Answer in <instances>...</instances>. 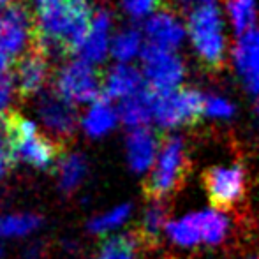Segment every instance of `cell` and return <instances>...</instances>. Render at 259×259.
<instances>
[{
  "instance_id": "6da1fadb",
  "label": "cell",
  "mask_w": 259,
  "mask_h": 259,
  "mask_svg": "<svg viewBox=\"0 0 259 259\" xmlns=\"http://www.w3.org/2000/svg\"><path fill=\"white\" fill-rule=\"evenodd\" d=\"M35 46L46 57L74 52L90 28V9L81 0H35Z\"/></svg>"
},
{
  "instance_id": "7a4b0ae2",
  "label": "cell",
  "mask_w": 259,
  "mask_h": 259,
  "mask_svg": "<svg viewBox=\"0 0 259 259\" xmlns=\"http://www.w3.org/2000/svg\"><path fill=\"white\" fill-rule=\"evenodd\" d=\"M187 28L201 64L210 71H221L224 65L226 41L219 7L213 2L199 4L189 16Z\"/></svg>"
},
{
  "instance_id": "3957f363",
  "label": "cell",
  "mask_w": 259,
  "mask_h": 259,
  "mask_svg": "<svg viewBox=\"0 0 259 259\" xmlns=\"http://www.w3.org/2000/svg\"><path fill=\"white\" fill-rule=\"evenodd\" d=\"M4 125L9 136L14 159H20L39 169H46L55 162L57 143L37 134V125L32 120L13 113L4 116Z\"/></svg>"
},
{
  "instance_id": "277c9868",
  "label": "cell",
  "mask_w": 259,
  "mask_h": 259,
  "mask_svg": "<svg viewBox=\"0 0 259 259\" xmlns=\"http://www.w3.org/2000/svg\"><path fill=\"white\" fill-rule=\"evenodd\" d=\"M187 171L185 145L180 136H167L162 140L159 155L152 173L145 184V192L150 199H164L169 192L182 185Z\"/></svg>"
},
{
  "instance_id": "5b68a950",
  "label": "cell",
  "mask_w": 259,
  "mask_h": 259,
  "mask_svg": "<svg viewBox=\"0 0 259 259\" xmlns=\"http://www.w3.org/2000/svg\"><path fill=\"white\" fill-rule=\"evenodd\" d=\"M205 99L201 92L192 89L155 92L154 120L164 129L194 123L205 113Z\"/></svg>"
},
{
  "instance_id": "8992f818",
  "label": "cell",
  "mask_w": 259,
  "mask_h": 259,
  "mask_svg": "<svg viewBox=\"0 0 259 259\" xmlns=\"http://www.w3.org/2000/svg\"><path fill=\"white\" fill-rule=\"evenodd\" d=\"M55 87V90L72 104L96 103L101 94V79L96 69L81 58L62 65Z\"/></svg>"
},
{
  "instance_id": "52a82bcc",
  "label": "cell",
  "mask_w": 259,
  "mask_h": 259,
  "mask_svg": "<svg viewBox=\"0 0 259 259\" xmlns=\"http://www.w3.org/2000/svg\"><path fill=\"white\" fill-rule=\"evenodd\" d=\"M143 58V76L155 92L175 90L184 79V62L171 50H164L148 42L141 52Z\"/></svg>"
},
{
  "instance_id": "ba28073f",
  "label": "cell",
  "mask_w": 259,
  "mask_h": 259,
  "mask_svg": "<svg viewBox=\"0 0 259 259\" xmlns=\"http://www.w3.org/2000/svg\"><path fill=\"white\" fill-rule=\"evenodd\" d=\"M210 203L219 210H228L245 194L247 180L242 166H215L203 175Z\"/></svg>"
},
{
  "instance_id": "9c48e42d",
  "label": "cell",
  "mask_w": 259,
  "mask_h": 259,
  "mask_svg": "<svg viewBox=\"0 0 259 259\" xmlns=\"http://www.w3.org/2000/svg\"><path fill=\"white\" fill-rule=\"evenodd\" d=\"M35 42L34 25L28 11L21 6H7L0 11V48L9 57H18Z\"/></svg>"
},
{
  "instance_id": "30bf717a",
  "label": "cell",
  "mask_w": 259,
  "mask_h": 259,
  "mask_svg": "<svg viewBox=\"0 0 259 259\" xmlns=\"http://www.w3.org/2000/svg\"><path fill=\"white\" fill-rule=\"evenodd\" d=\"M39 118L42 125L58 138H67L72 134L76 125L74 104L55 92H46L41 96L37 106Z\"/></svg>"
},
{
  "instance_id": "8fae6325",
  "label": "cell",
  "mask_w": 259,
  "mask_h": 259,
  "mask_svg": "<svg viewBox=\"0 0 259 259\" xmlns=\"http://www.w3.org/2000/svg\"><path fill=\"white\" fill-rule=\"evenodd\" d=\"M111 25L113 20L109 11H96V14L92 16V21H90L89 32H87L81 45L78 46V50H76V55L81 60L89 62L92 65L104 62V58L111 52V41H109Z\"/></svg>"
},
{
  "instance_id": "7c38bea8",
  "label": "cell",
  "mask_w": 259,
  "mask_h": 259,
  "mask_svg": "<svg viewBox=\"0 0 259 259\" xmlns=\"http://www.w3.org/2000/svg\"><path fill=\"white\" fill-rule=\"evenodd\" d=\"M235 65L245 89L259 94V30L256 28L240 35L235 48Z\"/></svg>"
},
{
  "instance_id": "4fadbf2b",
  "label": "cell",
  "mask_w": 259,
  "mask_h": 259,
  "mask_svg": "<svg viewBox=\"0 0 259 259\" xmlns=\"http://www.w3.org/2000/svg\"><path fill=\"white\" fill-rule=\"evenodd\" d=\"M145 34H147L148 42L173 52L184 42L185 28L173 11L162 9L147 20Z\"/></svg>"
},
{
  "instance_id": "5bb4252c",
  "label": "cell",
  "mask_w": 259,
  "mask_h": 259,
  "mask_svg": "<svg viewBox=\"0 0 259 259\" xmlns=\"http://www.w3.org/2000/svg\"><path fill=\"white\" fill-rule=\"evenodd\" d=\"M48 57L39 48L30 50L21 57L16 69V87L23 96L41 92L48 79Z\"/></svg>"
},
{
  "instance_id": "9a60e30c",
  "label": "cell",
  "mask_w": 259,
  "mask_h": 259,
  "mask_svg": "<svg viewBox=\"0 0 259 259\" xmlns=\"http://www.w3.org/2000/svg\"><path fill=\"white\" fill-rule=\"evenodd\" d=\"M127 160L134 173H145L157 160V138L147 127H133L125 140Z\"/></svg>"
},
{
  "instance_id": "2e32d148",
  "label": "cell",
  "mask_w": 259,
  "mask_h": 259,
  "mask_svg": "<svg viewBox=\"0 0 259 259\" xmlns=\"http://www.w3.org/2000/svg\"><path fill=\"white\" fill-rule=\"evenodd\" d=\"M145 89V76L129 64H118L109 69L104 81V92L109 99H125Z\"/></svg>"
},
{
  "instance_id": "e0dca14e",
  "label": "cell",
  "mask_w": 259,
  "mask_h": 259,
  "mask_svg": "<svg viewBox=\"0 0 259 259\" xmlns=\"http://www.w3.org/2000/svg\"><path fill=\"white\" fill-rule=\"evenodd\" d=\"M155 90L141 89L140 92L122 99L118 115L129 127H143L154 118Z\"/></svg>"
},
{
  "instance_id": "ac0fdd59",
  "label": "cell",
  "mask_w": 259,
  "mask_h": 259,
  "mask_svg": "<svg viewBox=\"0 0 259 259\" xmlns=\"http://www.w3.org/2000/svg\"><path fill=\"white\" fill-rule=\"evenodd\" d=\"M118 113L109 103L106 101H96L89 108V111L85 113L81 120L83 131L92 138H101L104 134H108L113 127L116 125L118 120Z\"/></svg>"
},
{
  "instance_id": "d6986e66",
  "label": "cell",
  "mask_w": 259,
  "mask_h": 259,
  "mask_svg": "<svg viewBox=\"0 0 259 259\" xmlns=\"http://www.w3.org/2000/svg\"><path fill=\"white\" fill-rule=\"evenodd\" d=\"M167 224V208L162 199H152L150 206L145 210L143 221H141L140 240L147 245H152L159 240L160 233L166 231Z\"/></svg>"
},
{
  "instance_id": "ffe728a7",
  "label": "cell",
  "mask_w": 259,
  "mask_h": 259,
  "mask_svg": "<svg viewBox=\"0 0 259 259\" xmlns=\"http://www.w3.org/2000/svg\"><path fill=\"white\" fill-rule=\"evenodd\" d=\"M166 235L171 242H175L180 247H194L201 238V228H199V215L191 213L180 221H173L166 224Z\"/></svg>"
},
{
  "instance_id": "44dd1931",
  "label": "cell",
  "mask_w": 259,
  "mask_h": 259,
  "mask_svg": "<svg viewBox=\"0 0 259 259\" xmlns=\"http://www.w3.org/2000/svg\"><path fill=\"white\" fill-rule=\"evenodd\" d=\"M198 215H199V228H201L203 242L211 247L219 245L229 231V222L226 219V215L213 210L198 211Z\"/></svg>"
},
{
  "instance_id": "7402d4cb",
  "label": "cell",
  "mask_w": 259,
  "mask_h": 259,
  "mask_svg": "<svg viewBox=\"0 0 259 259\" xmlns=\"http://www.w3.org/2000/svg\"><path fill=\"white\" fill-rule=\"evenodd\" d=\"M141 45H143V35L138 28H125L111 41V55L120 64H127L138 53H141Z\"/></svg>"
},
{
  "instance_id": "603a6c76",
  "label": "cell",
  "mask_w": 259,
  "mask_h": 259,
  "mask_svg": "<svg viewBox=\"0 0 259 259\" xmlns=\"http://www.w3.org/2000/svg\"><path fill=\"white\" fill-rule=\"evenodd\" d=\"M228 14L236 34H247L256 25V0H228Z\"/></svg>"
},
{
  "instance_id": "cb8c5ba5",
  "label": "cell",
  "mask_w": 259,
  "mask_h": 259,
  "mask_svg": "<svg viewBox=\"0 0 259 259\" xmlns=\"http://www.w3.org/2000/svg\"><path fill=\"white\" fill-rule=\"evenodd\" d=\"M87 175V162L81 155L69 154L58 164V182L64 191H74Z\"/></svg>"
},
{
  "instance_id": "d4e9b609",
  "label": "cell",
  "mask_w": 259,
  "mask_h": 259,
  "mask_svg": "<svg viewBox=\"0 0 259 259\" xmlns=\"http://www.w3.org/2000/svg\"><path fill=\"white\" fill-rule=\"evenodd\" d=\"M138 238L134 235H116L101 245L97 259H136Z\"/></svg>"
},
{
  "instance_id": "484cf974",
  "label": "cell",
  "mask_w": 259,
  "mask_h": 259,
  "mask_svg": "<svg viewBox=\"0 0 259 259\" xmlns=\"http://www.w3.org/2000/svg\"><path fill=\"white\" fill-rule=\"evenodd\" d=\"M41 219L35 215H6L0 217V238H9V236H25L39 228Z\"/></svg>"
},
{
  "instance_id": "4316f807",
  "label": "cell",
  "mask_w": 259,
  "mask_h": 259,
  "mask_svg": "<svg viewBox=\"0 0 259 259\" xmlns=\"http://www.w3.org/2000/svg\"><path fill=\"white\" fill-rule=\"evenodd\" d=\"M131 211H133V206L131 205L115 206L113 210L92 219L89 224V231L94 233V235H104V233H108V231H113V229L120 228V226L131 217Z\"/></svg>"
},
{
  "instance_id": "83f0119b",
  "label": "cell",
  "mask_w": 259,
  "mask_h": 259,
  "mask_svg": "<svg viewBox=\"0 0 259 259\" xmlns=\"http://www.w3.org/2000/svg\"><path fill=\"white\" fill-rule=\"evenodd\" d=\"M235 108L229 101L222 99V97L210 96L205 99V115L211 118H231Z\"/></svg>"
},
{
  "instance_id": "f1b7e54d",
  "label": "cell",
  "mask_w": 259,
  "mask_h": 259,
  "mask_svg": "<svg viewBox=\"0 0 259 259\" xmlns=\"http://www.w3.org/2000/svg\"><path fill=\"white\" fill-rule=\"evenodd\" d=\"M122 7L129 16L143 18L159 7V0H122Z\"/></svg>"
},
{
  "instance_id": "f546056e",
  "label": "cell",
  "mask_w": 259,
  "mask_h": 259,
  "mask_svg": "<svg viewBox=\"0 0 259 259\" xmlns=\"http://www.w3.org/2000/svg\"><path fill=\"white\" fill-rule=\"evenodd\" d=\"M13 160H14V154H13V148H11V141L9 136H7V131L2 118L0 120V178L7 173Z\"/></svg>"
},
{
  "instance_id": "4dcf8cb0",
  "label": "cell",
  "mask_w": 259,
  "mask_h": 259,
  "mask_svg": "<svg viewBox=\"0 0 259 259\" xmlns=\"http://www.w3.org/2000/svg\"><path fill=\"white\" fill-rule=\"evenodd\" d=\"M14 81L7 76L0 78V120L7 115V108H9L11 97H13Z\"/></svg>"
},
{
  "instance_id": "1f68e13d",
  "label": "cell",
  "mask_w": 259,
  "mask_h": 259,
  "mask_svg": "<svg viewBox=\"0 0 259 259\" xmlns=\"http://www.w3.org/2000/svg\"><path fill=\"white\" fill-rule=\"evenodd\" d=\"M9 55L4 52L2 48H0V78H4L7 72V69H9Z\"/></svg>"
},
{
  "instance_id": "d6a6232c",
  "label": "cell",
  "mask_w": 259,
  "mask_h": 259,
  "mask_svg": "<svg viewBox=\"0 0 259 259\" xmlns=\"http://www.w3.org/2000/svg\"><path fill=\"white\" fill-rule=\"evenodd\" d=\"M184 4H191V2H199V4H206V2H211V0H180Z\"/></svg>"
},
{
  "instance_id": "836d02e7",
  "label": "cell",
  "mask_w": 259,
  "mask_h": 259,
  "mask_svg": "<svg viewBox=\"0 0 259 259\" xmlns=\"http://www.w3.org/2000/svg\"><path fill=\"white\" fill-rule=\"evenodd\" d=\"M7 6H9V0H0V9H4Z\"/></svg>"
},
{
  "instance_id": "e575fe53",
  "label": "cell",
  "mask_w": 259,
  "mask_h": 259,
  "mask_svg": "<svg viewBox=\"0 0 259 259\" xmlns=\"http://www.w3.org/2000/svg\"><path fill=\"white\" fill-rule=\"evenodd\" d=\"M256 111H257V118H259V101H257V106H256Z\"/></svg>"
},
{
  "instance_id": "d590c367",
  "label": "cell",
  "mask_w": 259,
  "mask_h": 259,
  "mask_svg": "<svg viewBox=\"0 0 259 259\" xmlns=\"http://www.w3.org/2000/svg\"><path fill=\"white\" fill-rule=\"evenodd\" d=\"M0 256H2V249H0Z\"/></svg>"
},
{
  "instance_id": "8d00e7d4",
  "label": "cell",
  "mask_w": 259,
  "mask_h": 259,
  "mask_svg": "<svg viewBox=\"0 0 259 259\" xmlns=\"http://www.w3.org/2000/svg\"><path fill=\"white\" fill-rule=\"evenodd\" d=\"M252 259H259V256H257V257H252Z\"/></svg>"
},
{
  "instance_id": "74e56055",
  "label": "cell",
  "mask_w": 259,
  "mask_h": 259,
  "mask_svg": "<svg viewBox=\"0 0 259 259\" xmlns=\"http://www.w3.org/2000/svg\"><path fill=\"white\" fill-rule=\"evenodd\" d=\"M81 2H87V0H81Z\"/></svg>"
}]
</instances>
